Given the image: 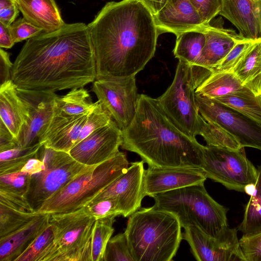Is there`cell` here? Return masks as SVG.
Listing matches in <instances>:
<instances>
[{"label":"cell","mask_w":261,"mask_h":261,"mask_svg":"<svg viewBox=\"0 0 261 261\" xmlns=\"http://www.w3.org/2000/svg\"><path fill=\"white\" fill-rule=\"evenodd\" d=\"M154 206L174 214L181 227L195 226L217 238L228 227V209L216 202L207 192L204 184L194 185L152 196Z\"/></svg>","instance_id":"5"},{"label":"cell","mask_w":261,"mask_h":261,"mask_svg":"<svg viewBox=\"0 0 261 261\" xmlns=\"http://www.w3.org/2000/svg\"><path fill=\"white\" fill-rule=\"evenodd\" d=\"M122 143V130L112 120L75 144L69 151L81 164L88 166L99 165L114 156Z\"/></svg>","instance_id":"15"},{"label":"cell","mask_w":261,"mask_h":261,"mask_svg":"<svg viewBox=\"0 0 261 261\" xmlns=\"http://www.w3.org/2000/svg\"><path fill=\"white\" fill-rule=\"evenodd\" d=\"M88 91L83 88L71 89L68 93L56 99L55 105L62 113L71 116L89 114L95 107Z\"/></svg>","instance_id":"30"},{"label":"cell","mask_w":261,"mask_h":261,"mask_svg":"<svg viewBox=\"0 0 261 261\" xmlns=\"http://www.w3.org/2000/svg\"><path fill=\"white\" fill-rule=\"evenodd\" d=\"M124 233L135 261L172 260L183 239L176 216L154 206L129 216Z\"/></svg>","instance_id":"4"},{"label":"cell","mask_w":261,"mask_h":261,"mask_svg":"<svg viewBox=\"0 0 261 261\" xmlns=\"http://www.w3.org/2000/svg\"><path fill=\"white\" fill-rule=\"evenodd\" d=\"M50 214H39L28 224L0 238V261H16L48 226Z\"/></svg>","instance_id":"22"},{"label":"cell","mask_w":261,"mask_h":261,"mask_svg":"<svg viewBox=\"0 0 261 261\" xmlns=\"http://www.w3.org/2000/svg\"><path fill=\"white\" fill-rule=\"evenodd\" d=\"M89 214L96 220L121 215L117 200L112 197L93 200L85 206Z\"/></svg>","instance_id":"40"},{"label":"cell","mask_w":261,"mask_h":261,"mask_svg":"<svg viewBox=\"0 0 261 261\" xmlns=\"http://www.w3.org/2000/svg\"><path fill=\"white\" fill-rule=\"evenodd\" d=\"M239 244L245 261H261V231L243 235Z\"/></svg>","instance_id":"41"},{"label":"cell","mask_w":261,"mask_h":261,"mask_svg":"<svg viewBox=\"0 0 261 261\" xmlns=\"http://www.w3.org/2000/svg\"><path fill=\"white\" fill-rule=\"evenodd\" d=\"M125 153L119 152L109 160L91 167L43 204L39 214L74 211L86 206L129 167Z\"/></svg>","instance_id":"6"},{"label":"cell","mask_w":261,"mask_h":261,"mask_svg":"<svg viewBox=\"0 0 261 261\" xmlns=\"http://www.w3.org/2000/svg\"><path fill=\"white\" fill-rule=\"evenodd\" d=\"M233 72L255 96L261 95V41Z\"/></svg>","instance_id":"27"},{"label":"cell","mask_w":261,"mask_h":261,"mask_svg":"<svg viewBox=\"0 0 261 261\" xmlns=\"http://www.w3.org/2000/svg\"><path fill=\"white\" fill-rule=\"evenodd\" d=\"M258 178L255 185L261 190V166L258 168Z\"/></svg>","instance_id":"50"},{"label":"cell","mask_w":261,"mask_h":261,"mask_svg":"<svg viewBox=\"0 0 261 261\" xmlns=\"http://www.w3.org/2000/svg\"><path fill=\"white\" fill-rule=\"evenodd\" d=\"M260 96L261 97V95H260Z\"/></svg>","instance_id":"51"},{"label":"cell","mask_w":261,"mask_h":261,"mask_svg":"<svg viewBox=\"0 0 261 261\" xmlns=\"http://www.w3.org/2000/svg\"><path fill=\"white\" fill-rule=\"evenodd\" d=\"M182 238L199 261H245L241 251L236 228L229 227L217 238L204 233L195 226L184 228Z\"/></svg>","instance_id":"13"},{"label":"cell","mask_w":261,"mask_h":261,"mask_svg":"<svg viewBox=\"0 0 261 261\" xmlns=\"http://www.w3.org/2000/svg\"><path fill=\"white\" fill-rule=\"evenodd\" d=\"M213 99L238 112L261 126V97L260 96L240 97L226 95Z\"/></svg>","instance_id":"33"},{"label":"cell","mask_w":261,"mask_h":261,"mask_svg":"<svg viewBox=\"0 0 261 261\" xmlns=\"http://www.w3.org/2000/svg\"><path fill=\"white\" fill-rule=\"evenodd\" d=\"M121 147L138 154L148 166L202 168L204 146L182 132L158 99L139 94L136 114L122 130Z\"/></svg>","instance_id":"3"},{"label":"cell","mask_w":261,"mask_h":261,"mask_svg":"<svg viewBox=\"0 0 261 261\" xmlns=\"http://www.w3.org/2000/svg\"><path fill=\"white\" fill-rule=\"evenodd\" d=\"M13 64L10 61L9 54L1 48L0 49L1 84L11 80Z\"/></svg>","instance_id":"46"},{"label":"cell","mask_w":261,"mask_h":261,"mask_svg":"<svg viewBox=\"0 0 261 261\" xmlns=\"http://www.w3.org/2000/svg\"><path fill=\"white\" fill-rule=\"evenodd\" d=\"M36 156L43 162L45 167L31 175L25 197L37 212L45 201L92 167L80 163L68 152L44 146H41Z\"/></svg>","instance_id":"8"},{"label":"cell","mask_w":261,"mask_h":261,"mask_svg":"<svg viewBox=\"0 0 261 261\" xmlns=\"http://www.w3.org/2000/svg\"><path fill=\"white\" fill-rule=\"evenodd\" d=\"M96 77L88 25L65 23L27 40L16 58L11 80L19 88L51 91L83 88Z\"/></svg>","instance_id":"1"},{"label":"cell","mask_w":261,"mask_h":261,"mask_svg":"<svg viewBox=\"0 0 261 261\" xmlns=\"http://www.w3.org/2000/svg\"><path fill=\"white\" fill-rule=\"evenodd\" d=\"M195 93L213 99L226 95L255 96L233 72H212L197 88Z\"/></svg>","instance_id":"26"},{"label":"cell","mask_w":261,"mask_h":261,"mask_svg":"<svg viewBox=\"0 0 261 261\" xmlns=\"http://www.w3.org/2000/svg\"><path fill=\"white\" fill-rule=\"evenodd\" d=\"M39 214L25 196L0 190V238L28 224Z\"/></svg>","instance_id":"23"},{"label":"cell","mask_w":261,"mask_h":261,"mask_svg":"<svg viewBox=\"0 0 261 261\" xmlns=\"http://www.w3.org/2000/svg\"><path fill=\"white\" fill-rule=\"evenodd\" d=\"M153 17L160 35L172 33L176 35L188 31H203L207 25L190 0H168Z\"/></svg>","instance_id":"18"},{"label":"cell","mask_w":261,"mask_h":261,"mask_svg":"<svg viewBox=\"0 0 261 261\" xmlns=\"http://www.w3.org/2000/svg\"><path fill=\"white\" fill-rule=\"evenodd\" d=\"M16 2L23 17L44 32L56 31L65 24L55 0H16Z\"/></svg>","instance_id":"24"},{"label":"cell","mask_w":261,"mask_h":261,"mask_svg":"<svg viewBox=\"0 0 261 261\" xmlns=\"http://www.w3.org/2000/svg\"><path fill=\"white\" fill-rule=\"evenodd\" d=\"M244 148L231 150L204 146L201 169L206 177L228 189L242 192L246 186L255 185L258 170L246 158Z\"/></svg>","instance_id":"10"},{"label":"cell","mask_w":261,"mask_h":261,"mask_svg":"<svg viewBox=\"0 0 261 261\" xmlns=\"http://www.w3.org/2000/svg\"><path fill=\"white\" fill-rule=\"evenodd\" d=\"M238 229L243 235L261 231V190L256 185L246 206L244 218Z\"/></svg>","instance_id":"35"},{"label":"cell","mask_w":261,"mask_h":261,"mask_svg":"<svg viewBox=\"0 0 261 261\" xmlns=\"http://www.w3.org/2000/svg\"><path fill=\"white\" fill-rule=\"evenodd\" d=\"M93 92L102 108L118 127L125 129L136 113L139 95L136 75L118 79H97L93 82Z\"/></svg>","instance_id":"11"},{"label":"cell","mask_w":261,"mask_h":261,"mask_svg":"<svg viewBox=\"0 0 261 261\" xmlns=\"http://www.w3.org/2000/svg\"><path fill=\"white\" fill-rule=\"evenodd\" d=\"M16 0H0V23L9 27L18 15Z\"/></svg>","instance_id":"44"},{"label":"cell","mask_w":261,"mask_h":261,"mask_svg":"<svg viewBox=\"0 0 261 261\" xmlns=\"http://www.w3.org/2000/svg\"><path fill=\"white\" fill-rule=\"evenodd\" d=\"M9 29L15 43L29 39L43 32V30L28 21L23 17L14 21Z\"/></svg>","instance_id":"42"},{"label":"cell","mask_w":261,"mask_h":261,"mask_svg":"<svg viewBox=\"0 0 261 261\" xmlns=\"http://www.w3.org/2000/svg\"><path fill=\"white\" fill-rule=\"evenodd\" d=\"M103 261H135L124 232L110 238L106 247Z\"/></svg>","instance_id":"37"},{"label":"cell","mask_w":261,"mask_h":261,"mask_svg":"<svg viewBox=\"0 0 261 261\" xmlns=\"http://www.w3.org/2000/svg\"><path fill=\"white\" fill-rule=\"evenodd\" d=\"M203 20L207 24L221 10L220 0H190Z\"/></svg>","instance_id":"43"},{"label":"cell","mask_w":261,"mask_h":261,"mask_svg":"<svg viewBox=\"0 0 261 261\" xmlns=\"http://www.w3.org/2000/svg\"><path fill=\"white\" fill-rule=\"evenodd\" d=\"M205 44L201 56L195 66L212 72L226 57L234 45L244 38L233 29L225 28L221 17L214 24L211 22L203 30Z\"/></svg>","instance_id":"20"},{"label":"cell","mask_w":261,"mask_h":261,"mask_svg":"<svg viewBox=\"0 0 261 261\" xmlns=\"http://www.w3.org/2000/svg\"><path fill=\"white\" fill-rule=\"evenodd\" d=\"M18 146L17 139L14 137L4 123L0 120V152Z\"/></svg>","instance_id":"45"},{"label":"cell","mask_w":261,"mask_h":261,"mask_svg":"<svg viewBox=\"0 0 261 261\" xmlns=\"http://www.w3.org/2000/svg\"><path fill=\"white\" fill-rule=\"evenodd\" d=\"M15 43L13 40L9 27L0 23V47L3 48H11Z\"/></svg>","instance_id":"48"},{"label":"cell","mask_w":261,"mask_h":261,"mask_svg":"<svg viewBox=\"0 0 261 261\" xmlns=\"http://www.w3.org/2000/svg\"><path fill=\"white\" fill-rule=\"evenodd\" d=\"M200 135L207 145L239 150L242 147L237 139L218 123L203 119Z\"/></svg>","instance_id":"32"},{"label":"cell","mask_w":261,"mask_h":261,"mask_svg":"<svg viewBox=\"0 0 261 261\" xmlns=\"http://www.w3.org/2000/svg\"><path fill=\"white\" fill-rule=\"evenodd\" d=\"M17 93L28 110V117L17 137L18 145L29 147L39 143V138L51 120L56 99L55 92L17 87Z\"/></svg>","instance_id":"14"},{"label":"cell","mask_w":261,"mask_h":261,"mask_svg":"<svg viewBox=\"0 0 261 261\" xmlns=\"http://www.w3.org/2000/svg\"><path fill=\"white\" fill-rule=\"evenodd\" d=\"M0 117L17 139L27 121L28 110L17 93V86L11 80L1 84Z\"/></svg>","instance_id":"25"},{"label":"cell","mask_w":261,"mask_h":261,"mask_svg":"<svg viewBox=\"0 0 261 261\" xmlns=\"http://www.w3.org/2000/svg\"><path fill=\"white\" fill-rule=\"evenodd\" d=\"M212 72L179 61L170 86L157 99L171 121L184 133L200 135L203 120L195 99L197 88Z\"/></svg>","instance_id":"7"},{"label":"cell","mask_w":261,"mask_h":261,"mask_svg":"<svg viewBox=\"0 0 261 261\" xmlns=\"http://www.w3.org/2000/svg\"><path fill=\"white\" fill-rule=\"evenodd\" d=\"M176 36V43L173 51L174 57L179 61L195 66L205 44V38L203 31H188Z\"/></svg>","instance_id":"28"},{"label":"cell","mask_w":261,"mask_h":261,"mask_svg":"<svg viewBox=\"0 0 261 261\" xmlns=\"http://www.w3.org/2000/svg\"><path fill=\"white\" fill-rule=\"evenodd\" d=\"M115 217L96 220L92 237L91 261H103L107 244L114 232Z\"/></svg>","instance_id":"34"},{"label":"cell","mask_w":261,"mask_h":261,"mask_svg":"<svg viewBox=\"0 0 261 261\" xmlns=\"http://www.w3.org/2000/svg\"><path fill=\"white\" fill-rule=\"evenodd\" d=\"M95 219L86 206L68 213L50 214L55 229L56 261H91Z\"/></svg>","instance_id":"9"},{"label":"cell","mask_w":261,"mask_h":261,"mask_svg":"<svg viewBox=\"0 0 261 261\" xmlns=\"http://www.w3.org/2000/svg\"><path fill=\"white\" fill-rule=\"evenodd\" d=\"M150 10L153 15L156 14L165 5L168 0H139Z\"/></svg>","instance_id":"49"},{"label":"cell","mask_w":261,"mask_h":261,"mask_svg":"<svg viewBox=\"0 0 261 261\" xmlns=\"http://www.w3.org/2000/svg\"><path fill=\"white\" fill-rule=\"evenodd\" d=\"M31 174L23 172L0 175V190L25 196Z\"/></svg>","instance_id":"39"},{"label":"cell","mask_w":261,"mask_h":261,"mask_svg":"<svg viewBox=\"0 0 261 261\" xmlns=\"http://www.w3.org/2000/svg\"><path fill=\"white\" fill-rule=\"evenodd\" d=\"M45 167L43 162L36 156L30 159L22 167L20 172L28 173L31 175L42 171Z\"/></svg>","instance_id":"47"},{"label":"cell","mask_w":261,"mask_h":261,"mask_svg":"<svg viewBox=\"0 0 261 261\" xmlns=\"http://www.w3.org/2000/svg\"><path fill=\"white\" fill-rule=\"evenodd\" d=\"M260 41L261 38H244L240 40L212 72H233Z\"/></svg>","instance_id":"36"},{"label":"cell","mask_w":261,"mask_h":261,"mask_svg":"<svg viewBox=\"0 0 261 261\" xmlns=\"http://www.w3.org/2000/svg\"><path fill=\"white\" fill-rule=\"evenodd\" d=\"M219 15L246 38H261V0H220Z\"/></svg>","instance_id":"21"},{"label":"cell","mask_w":261,"mask_h":261,"mask_svg":"<svg viewBox=\"0 0 261 261\" xmlns=\"http://www.w3.org/2000/svg\"><path fill=\"white\" fill-rule=\"evenodd\" d=\"M207 177L202 169L196 167H156L145 170L144 194L152 197L189 186L204 184Z\"/></svg>","instance_id":"17"},{"label":"cell","mask_w":261,"mask_h":261,"mask_svg":"<svg viewBox=\"0 0 261 261\" xmlns=\"http://www.w3.org/2000/svg\"><path fill=\"white\" fill-rule=\"evenodd\" d=\"M41 146L40 144L29 147L17 146L0 152V175L20 172L24 164L36 156Z\"/></svg>","instance_id":"31"},{"label":"cell","mask_w":261,"mask_h":261,"mask_svg":"<svg viewBox=\"0 0 261 261\" xmlns=\"http://www.w3.org/2000/svg\"><path fill=\"white\" fill-rule=\"evenodd\" d=\"M112 120L110 114L102 108L97 100L94 108L88 115L76 144L95 130L108 124Z\"/></svg>","instance_id":"38"},{"label":"cell","mask_w":261,"mask_h":261,"mask_svg":"<svg viewBox=\"0 0 261 261\" xmlns=\"http://www.w3.org/2000/svg\"><path fill=\"white\" fill-rule=\"evenodd\" d=\"M88 114L66 115L55 105L53 117L39 138L40 144L69 152L76 144Z\"/></svg>","instance_id":"19"},{"label":"cell","mask_w":261,"mask_h":261,"mask_svg":"<svg viewBox=\"0 0 261 261\" xmlns=\"http://www.w3.org/2000/svg\"><path fill=\"white\" fill-rule=\"evenodd\" d=\"M88 26L96 80L136 75L154 56L160 34L153 14L139 0L107 3Z\"/></svg>","instance_id":"2"},{"label":"cell","mask_w":261,"mask_h":261,"mask_svg":"<svg viewBox=\"0 0 261 261\" xmlns=\"http://www.w3.org/2000/svg\"><path fill=\"white\" fill-rule=\"evenodd\" d=\"M55 229L49 222L46 228L16 261H56Z\"/></svg>","instance_id":"29"},{"label":"cell","mask_w":261,"mask_h":261,"mask_svg":"<svg viewBox=\"0 0 261 261\" xmlns=\"http://www.w3.org/2000/svg\"><path fill=\"white\" fill-rule=\"evenodd\" d=\"M198 111L206 121L216 122L227 129L243 147L261 150V126L238 112L216 100L195 94Z\"/></svg>","instance_id":"12"},{"label":"cell","mask_w":261,"mask_h":261,"mask_svg":"<svg viewBox=\"0 0 261 261\" xmlns=\"http://www.w3.org/2000/svg\"><path fill=\"white\" fill-rule=\"evenodd\" d=\"M144 162L132 163L126 170L93 200L115 198L124 217L130 216L141 206L144 194Z\"/></svg>","instance_id":"16"}]
</instances>
